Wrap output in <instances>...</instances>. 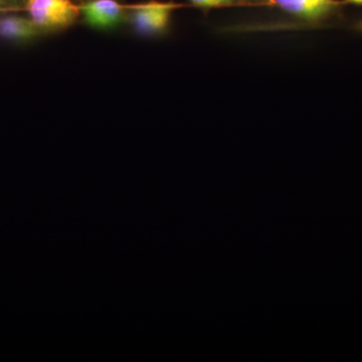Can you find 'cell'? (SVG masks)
<instances>
[{
  "label": "cell",
  "instance_id": "9c48e42d",
  "mask_svg": "<svg viewBox=\"0 0 362 362\" xmlns=\"http://www.w3.org/2000/svg\"><path fill=\"white\" fill-rule=\"evenodd\" d=\"M352 30H356V32L362 33V18L352 25Z\"/></svg>",
  "mask_w": 362,
  "mask_h": 362
},
{
  "label": "cell",
  "instance_id": "8992f818",
  "mask_svg": "<svg viewBox=\"0 0 362 362\" xmlns=\"http://www.w3.org/2000/svg\"><path fill=\"white\" fill-rule=\"evenodd\" d=\"M194 6L201 8H221V7H232L245 6L240 0H188Z\"/></svg>",
  "mask_w": 362,
  "mask_h": 362
},
{
  "label": "cell",
  "instance_id": "52a82bcc",
  "mask_svg": "<svg viewBox=\"0 0 362 362\" xmlns=\"http://www.w3.org/2000/svg\"><path fill=\"white\" fill-rule=\"evenodd\" d=\"M4 1L8 13L23 11L26 4V0H4Z\"/></svg>",
  "mask_w": 362,
  "mask_h": 362
},
{
  "label": "cell",
  "instance_id": "30bf717a",
  "mask_svg": "<svg viewBox=\"0 0 362 362\" xmlns=\"http://www.w3.org/2000/svg\"><path fill=\"white\" fill-rule=\"evenodd\" d=\"M345 4H356V6H362V0H344Z\"/></svg>",
  "mask_w": 362,
  "mask_h": 362
},
{
  "label": "cell",
  "instance_id": "5b68a950",
  "mask_svg": "<svg viewBox=\"0 0 362 362\" xmlns=\"http://www.w3.org/2000/svg\"><path fill=\"white\" fill-rule=\"evenodd\" d=\"M45 33L28 16L0 13V39L14 42H28L39 39Z\"/></svg>",
  "mask_w": 362,
  "mask_h": 362
},
{
  "label": "cell",
  "instance_id": "277c9868",
  "mask_svg": "<svg viewBox=\"0 0 362 362\" xmlns=\"http://www.w3.org/2000/svg\"><path fill=\"white\" fill-rule=\"evenodd\" d=\"M80 11L83 23L94 30H114L127 23L128 6L118 0H84Z\"/></svg>",
  "mask_w": 362,
  "mask_h": 362
},
{
  "label": "cell",
  "instance_id": "6da1fadb",
  "mask_svg": "<svg viewBox=\"0 0 362 362\" xmlns=\"http://www.w3.org/2000/svg\"><path fill=\"white\" fill-rule=\"evenodd\" d=\"M23 11L45 35L65 30L81 18L74 0H26Z\"/></svg>",
  "mask_w": 362,
  "mask_h": 362
},
{
  "label": "cell",
  "instance_id": "3957f363",
  "mask_svg": "<svg viewBox=\"0 0 362 362\" xmlns=\"http://www.w3.org/2000/svg\"><path fill=\"white\" fill-rule=\"evenodd\" d=\"M344 1L339 0H272V6L298 20L320 25L337 18Z\"/></svg>",
  "mask_w": 362,
  "mask_h": 362
},
{
  "label": "cell",
  "instance_id": "7a4b0ae2",
  "mask_svg": "<svg viewBox=\"0 0 362 362\" xmlns=\"http://www.w3.org/2000/svg\"><path fill=\"white\" fill-rule=\"evenodd\" d=\"M180 4L148 1L128 6L127 23L137 35L158 37L168 32L173 14Z\"/></svg>",
  "mask_w": 362,
  "mask_h": 362
},
{
  "label": "cell",
  "instance_id": "ba28073f",
  "mask_svg": "<svg viewBox=\"0 0 362 362\" xmlns=\"http://www.w3.org/2000/svg\"><path fill=\"white\" fill-rule=\"evenodd\" d=\"M244 4H257V6H272V0H240Z\"/></svg>",
  "mask_w": 362,
  "mask_h": 362
},
{
  "label": "cell",
  "instance_id": "8fae6325",
  "mask_svg": "<svg viewBox=\"0 0 362 362\" xmlns=\"http://www.w3.org/2000/svg\"><path fill=\"white\" fill-rule=\"evenodd\" d=\"M8 13V11H7V8L6 4H4V0H0V13Z\"/></svg>",
  "mask_w": 362,
  "mask_h": 362
},
{
  "label": "cell",
  "instance_id": "7c38bea8",
  "mask_svg": "<svg viewBox=\"0 0 362 362\" xmlns=\"http://www.w3.org/2000/svg\"><path fill=\"white\" fill-rule=\"evenodd\" d=\"M78 1H80V0H78ZM82 1H84V0H81V2H82Z\"/></svg>",
  "mask_w": 362,
  "mask_h": 362
}]
</instances>
